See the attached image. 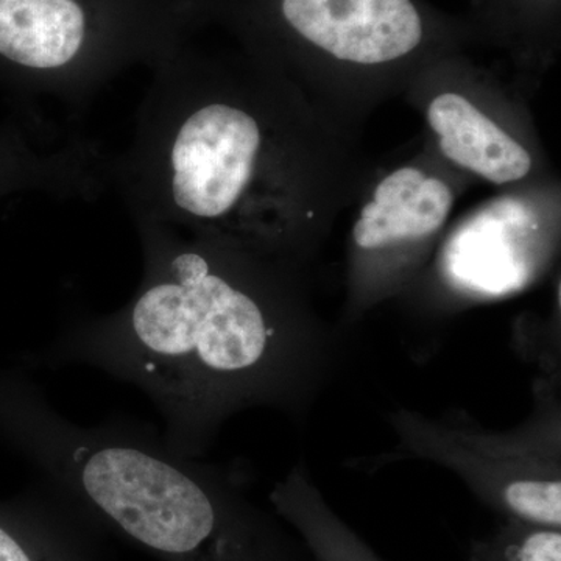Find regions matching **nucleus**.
<instances>
[{
	"instance_id": "f257e3e1",
	"label": "nucleus",
	"mask_w": 561,
	"mask_h": 561,
	"mask_svg": "<svg viewBox=\"0 0 561 561\" xmlns=\"http://www.w3.org/2000/svg\"><path fill=\"white\" fill-rule=\"evenodd\" d=\"M144 275L124 308L79 321L41 357L99 368L149 394L164 445L201 459L238 413L305 423L341 362L337 331L306 291L300 262L213 236L136 221Z\"/></svg>"
},
{
	"instance_id": "f03ea898",
	"label": "nucleus",
	"mask_w": 561,
	"mask_h": 561,
	"mask_svg": "<svg viewBox=\"0 0 561 561\" xmlns=\"http://www.w3.org/2000/svg\"><path fill=\"white\" fill-rule=\"evenodd\" d=\"M130 149L110 164L136 221L302 262L316 249L313 158L289 80L186 39L151 65Z\"/></svg>"
},
{
	"instance_id": "7ed1b4c3",
	"label": "nucleus",
	"mask_w": 561,
	"mask_h": 561,
	"mask_svg": "<svg viewBox=\"0 0 561 561\" xmlns=\"http://www.w3.org/2000/svg\"><path fill=\"white\" fill-rule=\"evenodd\" d=\"M0 427L90 526L161 561H316L249 472L176 456L150 426L62 419L32 383L0 378Z\"/></svg>"
},
{
	"instance_id": "20e7f679",
	"label": "nucleus",
	"mask_w": 561,
	"mask_h": 561,
	"mask_svg": "<svg viewBox=\"0 0 561 561\" xmlns=\"http://www.w3.org/2000/svg\"><path fill=\"white\" fill-rule=\"evenodd\" d=\"M191 28L181 0H0V60L77 106L125 69L160 60Z\"/></svg>"
},
{
	"instance_id": "39448f33",
	"label": "nucleus",
	"mask_w": 561,
	"mask_h": 561,
	"mask_svg": "<svg viewBox=\"0 0 561 561\" xmlns=\"http://www.w3.org/2000/svg\"><path fill=\"white\" fill-rule=\"evenodd\" d=\"M531 398L527 419L505 431L489 430L460 409L391 411L397 446L379 460L438 465L501 519L561 529V375H538Z\"/></svg>"
},
{
	"instance_id": "423d86ee",
	"label": "nucleus",
	"mask_w": 561,
	"mask_h": 561,
	"mask_svg": "<svg viewBox=\"0 0 561 561\" xmlns=\"http://www.w3.org/2000/svg\"><path fill=\"white\" fill-rule=\"evenodd\" d=\"M192 27L220 25L287 80L317 62L356 76L393 72L434 39L419 0H181Z\"/></svg>"
},
{
	"instance_id": "0eeeda50",
	"label": "nucleus",
	"mask_w": 561,
	"mask_h": 561,
	"mask_svg": "<svg viewBox=\"0 0 561 561\" xmlns=\"http://www.w3.org/2000/svg\"><path fill=\"white\" fill-rule=\"evenodd\" d=\"M451 184L419 165L383 175L351 230L345 324L400 294L451 216Z\"/></svg>"
},
{
	"instance_id": "6e6552de",
	"label": "nucleus",
	"mask_w": 561,
	"mask_h": 561,
	"mask_svg": "<svg viewBox=\"0 0 561 561\" xmlns=\"http://www.w3.org/2000/svg\"><path fill=\"white\" fill-rule=\"evenodd\" d=\"M426 121L443 157L479 179L508 186L534 171L529 147L461 91L435 92Z\"/></svg>"
},
{
	"instance_id": "1a4fd4ad",
	"label": "nucleus",
	"mask_w": 561,
	"mask_h": 561,
	"mask_svg": "<svg viewBox=\"0 0 561 561\" xmlns=\"http://www.w3.org/2000/svg\"><path fill=\"white\" fill-rule=\"evenodd\" d=\"M316 561H386L328 504L305 461L295 465L268 496Z\"/></svg>"
},
{
	"instance_id": "9d476101",
	"label": "nucleus",
	"mask_w": 561,
	"mask_h": 561,
	"mask_svg": "<svg viewBox=\"0 0 561 561\" xmlns=\"http://www.w3.org/2000/svg\"><path fill=\"white\" fill-rule=\"evenodd\" d=\"M90 526L49 489L18 518H0V561H98Z\"/></svg>"
},
{
	"instance_id": "9b49d317",
	"label": "nucleus",
	"mask_w": 561,
	"mask_h": 561,
	"mask_svg": "<svg viewBox=\"0 0 561 561\" xmlns=\"http://www.w3.org/2000/svg\"><path fill=\"white\" fill-rule=\"evenodd\" d=\"M468 561H561V529L501 519L493 534L470 542Z\"/></svg>"
}]
</instances>
